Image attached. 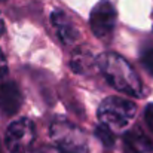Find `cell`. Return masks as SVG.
I'll list each match as a JSON object with an SVG mask.
<instances>
[{
  "label": "cell",
  "instance_id": "10",
  "mask_svg": "<svg viewBox=\"0 0 153 153\" xmlns=\"http://www.w3.org/2000/svg\"><path fill=\"white\" fill-rule=\"evenodd\" d=\"M6 77H7V61L3 51L0 49V89L6 83Z\"/></svg>",
  "mask_w": 153,
  "mask_h": 153
},
{
  "label": "cell",
  "instance_id": "9",
  "mask_svg": "<svg viewBox=\"0 0 153 153\" xmlns=\"http://www.w3.org/2000/svg\"><path fill=\"white\" fill-rule=\"evenodd\" d=\"M95 135L97 138L101 141L105 147H111L114 144V134L110 128H107L105 125H98L95 129Z\"/></svg>",
  "mask_w": 153,
  "mask_h": 153
},
{
  "label": "cell",
  "instance_id": "3",
  "mask_svg": "<svg viewBox=\"0 0 153 153\" xmlns=\"http://www.w3.org/2000/svg\"><path fill=\"white\" fill-rule=\"evenodd\" d=\"M34 138H36L34 123L27 117H21L12 122L6 129L4 143L10 153H27L33 146Z\"/></svg>",
  "mask_w": 153,
  "mask_h": 153
},
{
  "label": "cell",
  "instance_id": "1",
  "mask_svg": "<svg viewBox=\"0 0 153 153\" xmlns=\"http://www.w3.org/2000/svg\"><path fill=\"white\" fill-rule=\"evenodd\" d=\"M97 64L104 74L105 80L119 92L131 95V97H140L143 92L141 80L132 65L120 55L113 52L101 53L97 59Z\"/></svg>",
  "mask_w": 153,
  "mask_h": 153
},
{
  "label": "cell",
  "instance_id": "13",
  "mask_svg": "<svg viewBox=\"0 0 153 153\" xmlns=\"http://www.w3.org/2000/svg\"><path fill=\"white\" fill-rule=\"evenodd\" d=\"M4 33V21H3V16H1V13H0V36Z\"/></svg>",
  "mask_w": 153,
  "mask_h": 153
},
{
  "label": "cell",
  "instance_id": "11",
  "mask_svg": "<svg viewBox=\"0 0 153 153\" xmlns=\"http://www.w3.org/2000/svg\"><path fill=\"white\" fill-rule=\"evenodd\" d=\"M141 62L144 65V68L149 71V74L153 76V48L147 49L141 56Z\"/></svg>",
  "mask_w": 153,
  "mask_h": 153
},
{
  "label": "cell",
  "instance_id": "5",
  "mask_svg": "<svg viewBox=\"0 0 153 153\" xmlns=\"http://www.w3.org/2000/svg\"><path fill=\"white\" fill-rule=\"evenodd\" d=\"M22 97L13 82H6L0 89V108L4 114H13L21 107Z\"/></svg>",
  "mask_w": 153,
  "mask_h": 153
},
{
  "label": "cell",
  "instance_id": "2",
  "mask_svg": "<svg viewBox=\"0 0 153 153\" xmlns=\"http://www.w3.org/2000/svg\"><path fill=\"white\" fill-rule=\"evenodd\" d=\"M137 113V105L126 98H117V97H108L104 100L98 108V117L101 120V125L107 128H125L131 119Z\"/></svg>",
  "mask_w": 153,
  "mask_h": 153
},
{
  "label": "cell",
  "instance_id": "12",
  "mask_svg": "<svg viewBox=\"0 0 153 153\" xmlns=\"http://www.w3.org/2000/svg\"><path fill=\"white\" fill-rule=\"evenodd\" d=\"M144 117H146V122L149 125V128L153 131V102L149 104L146 107V111H144Z\"/></svg>",
  "mask_w": 153,
  "mask_h": 153
},
{
  "label": "cell",
  "instance_id": "8",
  "mask_svg": "<svg viewBox=\"0 0 153 153\" xmlns=\"http://www.w3.org/2000/svg\"><path fill=\"white\" fill-rule=\"evenodd\" d=\"M92 62V56L82 49H76L71 56V68L76 73H85Z\"/></svg>",
  "mask_w": 153,
  "mask_h": 153
},
{
  "label": "cell",
  "instance_id": "4",
  "mask_svg": "<svg viewBox=\"0 0 153 153\" xmlns=\"http://www.w3.org/2000/svg\"><path fill=\"white\" fill-rule=\"evenodd\" d=\"M114 22H116V12L111 3L107 0H101L100 3H97L89 18L92 33L98 39H104L113 31Z\"/></svg>",
  "mask_w": 153,
  "mask_h": 153
},
{
  "label": "cell",
  "instance_id": "7",
  "mask_svg": "<svg viewBox=\"0 0 153 153\" xmlns=\"http://www.w3.org/2000/svg\"><path fill=\"white\" fill-rule=\"evenodd\" d=\"M153 149L150 138L140 129L132 128L125 135V150H129L132 153H147Z\"/></svg>",
  "mask_w": 153,
  "mask_h": 153
},
{
  "label": "cell",
  "instance_id": "6",
  "mask_svg": "<svg viewBox=\"0 0 153 153\" xmlns=\"http://www.w3.org/2000/svg\"><path fill=\"white\" fill-rule=\"evenodd\" d=\"M51 21H52V25L55 27L59 39L64 42V43H73L79 33L77 30L74 28L73 22L70 21V18L62 12V10H53L51 15Z\"/></svg>",
  "mask_w": 153,
  "mask_h": 153
}]
</instances>
